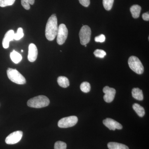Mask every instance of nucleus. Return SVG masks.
<instances>
[{
  "label": "nucleus",
  "mask_w": 149,
  "mask_h": 149,
  "mask_svg": "<svg viewBox=\"0 0 149 149\" xmlns=\"http://www.w3.org/2000/svg\"><path fill=\"white\" fill-rule=\"evenodd\" d=\"M142 18L144 20L149 21V12H146L142 15Z\"/></svg>",
  "instance_id": "nucleus-28"
},
{
  "label": "nucleus",
  "mask_w": 149,
  "mask_h": 149,
  "mask_svg": "<svg viewBox=\"0 0 149 149\" xmlns=\"http://www.w3.org/2000/svg\"><path fill=\"white\" fill-rule=\"evenodd\" d=\"M91 30L88 25H84L80 29L79 32L80 42L83 45L88 44L91 40Z\"/></svg>",
  "instance_id": "nucleus-5"
},
{
  "label": "nucleus",
  "mask_w": 149,
  "mask_h": 149,
  "mask_svg": "<svg viewBox=\"0 0 149 149\" xmlns=\"http://www.w3.org/2000/svg\"><path fill=\"white\" fill-rule=\"evenodd\" d=\"M114 0H103L104 8L107 10H111L113 5Z\"/></svg>",
  "instance_id": "nucleus-20"
},
{
  "label": "nucleus",
  "mask_w": 149,
  "mask_h": 149,
  "mask_svg": "<svg viewBox=\"0 0 149 149\" xmlns=\"http://www.w3.org/2000/svg\"><path fill=\"white\" fill-rule=\"evenodd\" d=\"M128 65L130 69L137 74H141L144 72L143 65L140 59L135 56H131L128 61Z\"/></svg>",
  "instance_id": "nucleus-4"
},
{
  "label": "nucleus",
  "mask_w": 149,
  "mask_h": 149,
  "mask_svg": "<svg viewBox=\"0 0 149 149\" xmlns=\"http://www.w3.org/2000/svg\"><path fill=\"white\" fill-rule=\"evenodd\" d=\"M94 55L96 57L100 58H104L105 56L106 55V52L103 50L96 49L94 52Z\"/></svg>",
  "instance_id": "nucleus-24"
},
{
  "label": "nucleus",
  "mask_w": 149,
  "mask_h": 149,
  "mask_svg": "<svg viewBox=\"0 0 149 149\" xmlns=\"http://www.w3.org/2000/svg\"><path fill=\"white\" fill-rule=\"evenodd\" d=\"M66 144L62 141H57L55 143L54 149H66Z\"/></svg>",
  "instance_id": "nucleus-25"
},
{
  "label": "nucleus",
  "mask_w": 149,
  "mask_h": 149,
  "mask_svg": "<svg viewBox=\"0 0 149 149\" xmlns=\"http://www.w3.org/2000/svg\"><path fill=\"white\" fill-rule=\"evenodd\" d=\"M107 146L109 149H129L127 146L124 144L116 142H110L108 143Z\"/></svg>",
  "instance_id": "nucleus-15"
},
{
  "label": "nucleus",
  "mask_w": 149,
  "mask_h": 149,
  "mask_svg": "<svg viewBox=\"0 0 149 149\" xmlns=\"http://www.w3.org/2000/svg\"><path fill=\"white\" fill-rule=\"evenodd\" d=\"M104 93V100L106 102L110 103L114 100L116 91L113 88H110L109 86H105L103 89Z\"/></svg>",
  "instance_id": "nucleus-9"
},
{
  "label": "nucleus",
  "mask_w": 149,
  "mask_h": 149,
  "mask_svg": "<svg viewBox=\"0 0 149 149\" xmlns=\"http://www.w3.org/2000/svg\"><path fill=\"white\" fill-rule=\"evenodd\" d=\"M10 57L11 59L13 62L16 64L19 63L22 60L21 55L15 50H13L11 53Z\"/></svg>",
  "instance_id": "nucleus-17"
},
{
  "label": "nucleus",
  "mask_w": 149,
  "mask_h": 149,
  "mask_svg": "<svg viewBox=\"0 0 149 149\" xmlns=\"http://www.w3.org/2000/svg\"><path fill=\"white\" fill-rule=\"evenodd\" d=\"M80 90L83 93H88L91 91V86L90 83L87 82H83L80 86Z\"/></svg>",
  "instance_id": "nucleus-19"
},
{
  "label": "nucleus",
  "mask_w": 149,
  "mask_h": 149,
  "mask_svg": "<svg viewBox=\"0 0 149 149\" xmlns=\"http://www.w3.org/2000/svg\"><path fill=\"white\" fill-rule=\"evenodd\" d=\"M133 108L140 117H143L145 115V111L144 108L141 106L139 104L137 103L133 104Z\"/></svg>",
  "instance_id": "nucleus-18"
},
{
  "label": "nucleus",
  "mask_w": 149,
  "mask_h": 149,
  "mask_svg": "<svg viewBox=\"0 0 149 149\" xmlns=\"http://www.w3.org/2000/svg\"><path fill=\"white\" fill-rule=\"evenodd\" d=\"M141 10V7L138 5H134L130 7V11L132 16L134 18H139L140 16Z\"/></svg>",
  "instance_id": "nucleus-14"
},
{
  "label": "nucleus",
  "mask_w": 149,
  "mask_h": 149,
  "mask_svg": "<svg viewBox=\"0 0 149 149\" xmlns=\"http://www.w3.org/2000/svg\"><path fill=\"white\" fill-rule=\"evenodd\" d=\"M23 29L21 27H19L17 29V32L15 33L14 39L15 40H19L24 37Z\"/></svg>",
  "instance_id": "nucleus-22"
},
{
  "label": "nucleus",
  "mask_w": 149,
  "mask_h": 149,
  "mask_svg": "<svg viewBox=\"0 0 149 149\" xmlns=\"http://www.w3.org/2000/svg\"><path fill=\"white\" fill-rule=\"evenodd\" d=\"M80 3L85 7L89 6L90 4V0H78Z\"/></svg>",
  "instance_id": "nucleus-27"
},
{
  "label": "nucleus",
  "mask_w": 149,
  "mask_h": 149,
  "mask_svg": "<svg viewBox=\"0 0 149 149\" xmlns=\"http://www.w3.org/2000/svg\"><path fill=\"white\" fill-rule=\"evenodd\" d=\"M21 52H23V50H21Z\"/></svg>",
  "instance_id": "nucleus-29"
},
{
  "label": "nucleus",
  "mask_w": 149,
  "mask_h": 149,
  "mask_svg": "<svg viewBox=\"0 0 149 149\" xmlns=\"http://www.w3.org/2000/svg\"><path fill=\"white\" fill-rule=\"evenodd\" d=\"M23 136V132L20 130L15 131L11 133L6 138V143L9 145H13L20 141Z\"/></svg>",
  "instance_id": "nucleus-8"
},
{
  "label": "nucleus",
  "mask_w": 149,
  "mask_h": 149,
  "mask_svg": "<svg viewBox=\"0 0 149 149\" xmlns=\"http://www.w3.org/2000/svg\"><path fill=\"white\" fill-rule=\"evenodd\" d=\"M49 103V100L47 97L44 95H39L29 99L27 102V104L30 107L41 108L48 106Z\"/></svg>",
  "instance_id": "nucleus-2"
},
{
  "label": "nucleus",
  "mask_w": 149,
  "mask_h": 149,
  "mask_svg": "<svg viewBox=\"0 0 149 149\" xmlns=\"http://www.w3.org/2000/svg\"><path fill=\"white\" fill-rule=\"evenodd\" d=\"M68 30L65 24H60L58 27L57 34V42L59 45H62L65 43L67 38Z\"/></svg>",
  "instance_id": "nucleus-7"
},
{
  "label": "nucleus",
  "mask_w": 149,
  "mask_h": 149,
  "mask_svg": "<svg viewBox=\"0 0 149 149\" xmlns=\"http://www.w3.org/2000/svg\"><path fill=\"white\" fill-rule=\"evenodd\" d=\"M132 95L134 99L138 100L141 101L143 100V91L139 88H133L132 91Z\"/></svg>",
  "instance_id": "nucleus-13"
},
{
  "label": "nucleus",
  "mask_w": 149,
  "mask_h": 149,
  "mask_svg": "<svg viewBox=\"0 0 149 149\" xmlns=\"http://www.w3.org/2000/svg\"><path fill=\"white\" fill-rule=\"evenodd\" d=\"M95 40L97 42H104L105 41V36L104 35L102 34L95 37Z\"/></svg>",
  "instance_id": "nucleus-26"
},
{
  "label": "nucleus",
  "mask_w": 149,
  "mask_h": 149,
  "mask_svg": "<svg viewBox=\"0 0 149 149\" xmlns=\"http://www.w3.org/2000/svg\"><path fill=\"white\" fill-rule=\"evenodd\" d=\"M57 82L60 86L63 88H66L70 85L69 80L65 76H59L58 78Z\"/></svg>",
  "instance_id": "nucleus-16"
},
{
  "label": "nucleus",
  "mask_w": 149,
  "mask_h": 149,
  "mask_svg": "<svg viewBox=\"0 0 149 149\" xmlns=\"http://www.w3.org/2000/svg\"><path fill=\"white\" fill-rule=\"evenodd\" d=\"M21 4L23 7L26 10H29L30 8V5H33L35 0H21Z\"/></svg>",
  "instance_id": "nucleus-21"
},
{
  "label": "nucleus",
  "mask_w": 149,
  "mask_h": 149,
  "mask_svg": "<svg viewBox=\"0 0 149 149\" xmlns=\"http://www.w3.org/2000/svg\"><path fill=\"white\" fill-rule=\"evenodd\" d=\"M14 31L13 30H9L6 32L2 42L3 47L4 49H8L9 46L10 42L14 40Z\"/></svg>",
  "instance_id": "nucleus-12"
},
{
  "label": "nucleus",
  "mask_w": 149,
  "mask_h": 149,
  "mask_svg": "<svg viewBox=\"0 0 149 149\" xmlns=\"http://www.w3.org/2000/svg\"><path fill=\"white\" fill-rule=\"evenodd\" d=\"M77 121V116H72L61 118L59 120L58 125L61 128H69L76 125Z\"/></svg>",
  "instance_id": "nucleus-6"
},
{
  "label": "nucleus",
  "mask_w": 149,
  "mask_h": 149,
  "mask_svg": "<svg viewBox=\"0 0 149 149\" xmlns=\"http://www.w3.org/2000/svg\"><path fill=\"white\" fill-rule=\"evenodd\" d=\"M15 0H0V7H5L13 5L14 3Z\"/></svg>",
  "instance_id": "nucleus-23"
},
{
  "label": "nucleus",
  "mask_w": 149,
  "mask_h": 149,
  "mask_svg": "<svg viewBox=\"0 0 149 149\" xmlns=\"http://www.w3.org/2000/svg\"><path fill=\"white\" fill-rule=\"evenodd\" d=\"M38 56V50L35 44L31 43L29 46L28 59L31 62L35 61Z\"/></svg>",
  "instance_id": "nucleus-11"
},
{
  "label": "nucleus",
  "mask_w": 149,
  "mask_h": 149,
  "mask_svg": "<svg viewBox=\"0 0 149 149\" xmlns=\"http://www.w3.org/2000/svg\"><path fill=\"white\" fill-rule=\"evenodd\" d=\"M58 30L57 18L56 14H53L48 19L45 29L46 38L49 41L54 40Z\"/></svg>",
  "instance_id": "nucleus-1"
},
{
  "label": "nucleus",
  "mask_w": 149,
  "mask_h": 149,
  "mask_svg": "<svg viewBox=\"0 0 149 149\" xmlns=\"http://www.w3.org/2000/svg\"><path fill=\"white\" fill-rule=\"evenodd\" d=\"M7 74L9 79L13 83L19 85H24L26 83L24 76L16 69L8 68L7 70Z\"/></svg>",
  "instance_id": "nucleus-3"
},
{
  "label": "nucleus",
  "mask_w": 149,
  "mask_h": 149,
  "mask_svg": "<svg viewBox=\"0 0 149 149\" xmlns=\"http://www.w3.org/2000/svg\"><path fill=\"white\" fill-rule=\"evenodd\" d=\"M85 47H87V45H85Z\"/></svg>",
  "instance_id": "nucleus-30"
},
{
  "label": "nucleus",
  "mask_w": 149,
  "mask_h": 149,
  "mask_svg": "<svg viewBox=\"0 0 149 149\" xmlns=\"http://www.w3.org/2000/svg\"><path fill=\"white\" fill-rule=\"evenodd\" d=\"M103 123L104 125L110 130H120L123 128L121 124L112 118H107L103 120Z\"/></svg>",
  "instance_id": "nucleus-10"
}]
</instances>
